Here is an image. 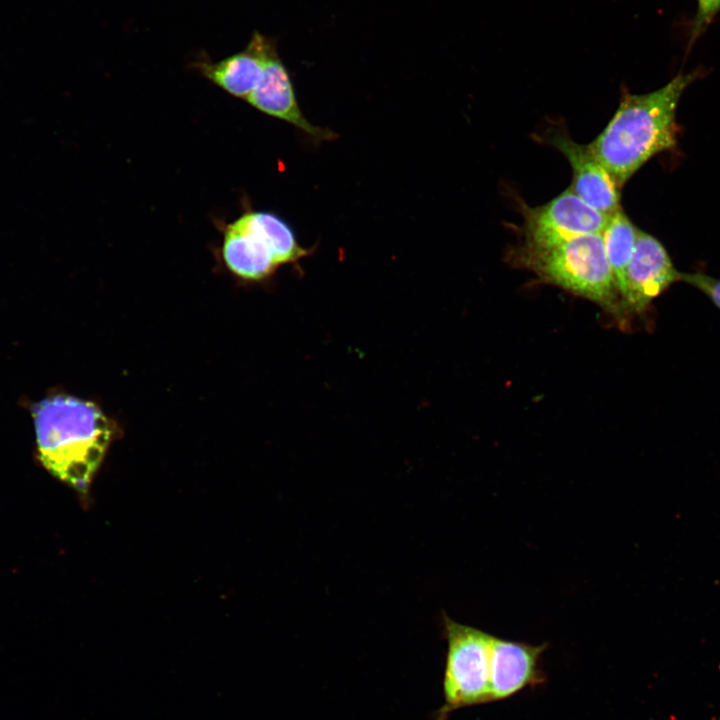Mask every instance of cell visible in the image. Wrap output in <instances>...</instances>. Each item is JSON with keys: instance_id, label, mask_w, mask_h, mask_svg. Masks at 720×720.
<instances>
[{"instance_id": "277c9868", "label": "cell", "mask_w": 720, "mask_h": 720, "mask_svg": "<svg viewBox=\"0 0 720 720\" xmlns=\"http://www.w3.org/2000/svg\"><path fill=\"white\" fill-rule=\"evenodd\" d=\"M447 643L443 674V705L433 720H447L460 708L490 702L491 635L442 616Z\"/></svg>"}, {"instance_id": "9a60e30c", "label": "cell", "mask_w": 720, "mask_h": 720, "mask_svg": "<svg viewBox=\"0 0 720 720\" xmlns=\"http://www.w3.org/2000/svg\"><path fill=\"white\" fill-rule=\"evenodd\" d=\"M703 292L718 308H720V279L703 273H681L680 280Z\"/></svg>"}, {"instance_id": "30bf717a", "label": "cell", "mask_w": 720, "mask_h": 720, "mask_svg": "<svg viewBox=\"0 0 720 720\" xmlns=\"http://www.w3.org/2000/svg\"><path fill=\"white\" fill-rule=\"evenodd\" d=\"M271 39L255 31L240 52L218 62L205 58L195 63L196 69L228 94L247 99L263 76L267 49Z\"/></svg>"}, {"instance_id": "5b68a950", "label": "cell", "mask_w": 720, "mask_h": 720, "mask_svg": "<svg viewBox=\"0 0 720 720\" xmlns=\"http://www.w3.org/2000/svg\"><path fill=\"white\" fill-rule=\"evenodd\" d=\"M523 216V246L528 248H546L576 236L601 233L608 218L571 187L544 205L523 207Z\"/></svg>"}, {"instance_id": "3957f363", "label": "cell", "mask_w": 720, "mask_h": 720, "mask_svg": "<svg viewBox=\"0 0 720 720\" xmlns=\"http://www.w3.org/2000/svg\"><path fill=\"white\" fill-rule=\"evenodd\" d=\"M517 258L543 280L611 312L622 304L601 233L573 237L546 248L522 246Z\"/></svg>"}, {"instance_id": "9c48e42d", "label": "cell", "mask_w": 720, "mask_h": 720, "mask_svg": "<svg viewBox=\"0 0 720 720\" xmlns=\"http://www.w3.org/2000/svg\"><path fill=\"white\" fill-rule=\"evenodd\" d=\"M551 144L570 163L573 171L571 189L578 197L606 216L620 208L619 188L589 145L576 143L562 134L555 135Z\"/></svg>"}, {"instance_id": "5bb4252c", "label": "cell", "mask_w": 720, "mask_h": 720, "mask_svg": "<svg viewBox=\"0 0 720 720\" xmlns=\"http://www.w3.org/2000/svg\"><path fill=\"white\" fill-rule=\"evenodd\" d=\"M719 13L720 0H697L696 14L690 25L689 48L707 30Z\"/></svg>"}, {"instance_id": "52a82bcc", "label": "cell", "mask_w": 720, "mask_h": 720, "mask_svg": "<svg viewBox=\"0 0 720 720\" xmlns=\"http://www.w3.org/2000/svg\"><path fill=\"white\" fill-rule=\"evenodd\" d=\"M246 101L257 110L294 125L314 142L329 141L336 137L333 131L311 124L303 115L289 74L273 41L267 49L261 81Z\"/></svg>"}, {"instance_id": "ba28073f", "label": "cell", "mask_w": 720, "mask_h": 720, "mask_svg": "<svg viewBox=\"0 0 720 720\" xmlns=\"http://www.w3.org/2000/svg\"><path fill=\"white\" fill-rule=\"evenodd\" d=\"M547 643L531 645L491 635L490 702L509 698L542 682L539 661Z\"/></svg>"}, {"instance_id": "7a4b0ae2", "label": "cell", "mask_w": 720, "mask_h": 720, "mask_svg": "<svg viewBox=\"0 0 720 720\" xmlns=\"http://www.w3.org/2000/svg\"><path fill=\"white\" fill-rule=\"evenodd\" d=\"M40 462L58 479L85 491L111 437L107 418L93 403L55 395L33 408Z\"/></svg>"}, {"instance_id": "7c38bea8", "label": "cell", "mask_w": 720, "mask_h": 720, "mask_svg": "<svg viewBox=\"0 0 720 720\" xmlns=\"http://www.w3.org/2000/svg\"><path fill=\"white\" fill-rule=\"evenodd\" d=\"M636 234L637 228L621 207L608 216L606 225L601 232L606 257L621 301L626 285L627 267L635 247Z\"/></svg>"}, {"instance_id": "6da1fadb", "label": "cell", "mask_w": 720, "mask_h": 720, "mask_svg": "<svg viewBox=\"0 0 720 720\" xmlns=\"http://www.w3.org/2000/svg\"><path fill=\"white\" fill-rule=\"evenodd\" d=\"M701 72L678 73L660 89L622 96L607 126L589 144L619 189L648 160L675 146L678 102Z\"/></svg>"}, {"instance_id": "8992f818", "label": "cell", "mask_w": 720, "mask_h": 720, "mask_svg": "<svg viewBox=\"0 0 720 720\" xmlns=\"http://www.w3.org/2000/svg\"><path fill=\"white\" fill-rule=\"evenodd\" d=\"M679 280L680 272L665 247L658 239L637 228L622 295L624 306L633 312H643L654 298Z\"/></svg>"}, {"instance_id": "8fae6325", "label": "cell", "mask_w": 720, "mask_h": 720, "mask_svg": "<svg viewBox=\"0 0 720 720\" xmlns=\"http://www.w3.org/2000/svg\"><path fill=\"white\" fill-rule=\"evenodd\" d=\"M222 250L227 267L243 279H264L279 266L264 238L241 217L226 227Z\"/></svg>"}, {"instance_id": "4fadbf2b", "label": "cell", "mask_w": 720, "mask_h": 720, "mask_svg": "<svg viewBox=\"0 0 720 720\" xmlns=\"http://www.w3.org/2000/svg\"><path fill=\"white\" fill-rule=\"evenodd\" d=\"M241 217L264 238L278 265L297 262L311 253L298 243L290 225L274 213L248 211Z\"/></svg>"}]
</instances>
